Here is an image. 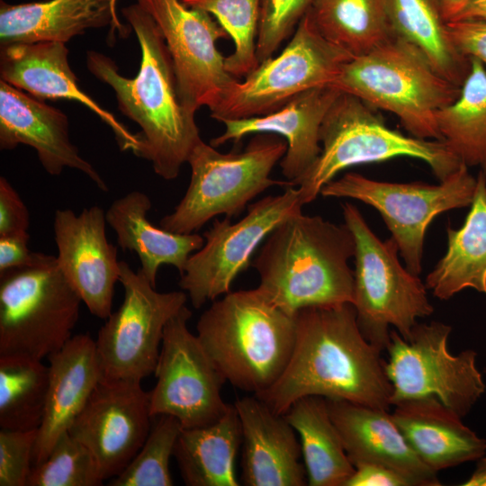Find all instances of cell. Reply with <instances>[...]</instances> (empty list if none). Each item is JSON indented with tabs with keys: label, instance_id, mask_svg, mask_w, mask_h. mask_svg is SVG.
Here are the masks:
<instances>
[{
	"label": "cell",
	"instance_id": "6da1fadb",
	"mask_svg": "<svg viewBox=\"0 0 486 486\" xmlns=\"http://www.w3.org/2000/svg\"><path fill=\"white\" fill-rule=\"evenodd\" d=\"M294 318V346L285 369L255 396L280 415L307 396L390 410L392 385L382 351L362 334L352 303L309 306Z\"/></svg>",
	"mask_w": 486,
	"mask_h": 486
},
{
	"label": "cell",
	"instance_id": "7a4b0ae2",
	"mask_svg": "<svg viewBox=\"0 0 486 486\" xmlns=\"http://www.w3.org/2000/svg\"><path fill=\"white\" fill-rule=\"evenodd\" d=\"M141 50L138 74L128 78L114 61L97 51L86 57L88 70L110 86L122 114L140 127L136 156L148 160L165 180L176 179L202 140L194 114L183 105L173 62L153 18L139 4L122 9Z\"/></svg>",
	"mask_w": 486,
	"mask_h": 486
},
{
	"label": "cell",
	"instance_id": "3957f363",
	"mask_svg": "<svg viewBox=\"0 0 486 486\" xmlns=\"http://www.w3.org/2000/svg\"><path fill=\"white\" fill-rule=\"evenodd\" d=\"M355 252L346 223L297 213L271 231L253 260L260 278L256 288L292 317L309 306L353 303L354 271L348 261Z\"/></svg>",
	"mask_w": 486,
	"mask_h": 486
},
{
	"label": "cell",
	"instance_id": "277c9868",
	"mask_svg": "<svg viewBox=\"0 0 486 486\" xmlns=\"http://www.w3.org/2000/svg\"><path fill=\"white\" fill-rule=\"evenodd\" d=\"M213 364L234 387L253 395L271 387L285 369L295 341V318L257 288L229 292L196 324Z\"/></svg>",
	"mask_w": 486,
	"mask_h": 486
},
{
	"label": "cell",
	"instance_id": "5b68a950",
	"mask_svg": "<svg viewBox=\"0 0 486 486\" xmlns=\"http://www.w3.org/2000/svg\"><path fill=\"white\" fill-rule=\"evenodd\" d=\"M320 140L319 158L294 184L303 205L314 201L327 183L350 166L407 157L424 161L443 181L464 164L445 141L391 129L374 107L342 92L325 115Z\"/></svg>",
	"mask_w": 486,
	"mask_h": 486
},
{
	"label": "cell",
	"instance_id": "8992f818",
	"mask_svg": "<svg viewBox=\"0 0 486 486\" xmlns=\"http://www.w3.org/2000/svg\"><path fill=\"white\" fill-rule=\"evenodd\" d=\"M331 86L395 114L411 136L438 140L436 114L454 102L461 89L396 37L350 58Z\"/></svg>",
	"mask_w": 486,
	"mask_h": 486
},
{
	"label": "cell",
	"instance_id": "52a82bcc",
	"mask_svg": "<svg viewBox=\"0 0 486 486\" xmlns=\"http://www.w3.org/2000/svg\"><path fill=\"white\" fill-rule=\"evenodd\" d=\"M286 150L287 142L272 133L255 134L242 151L230 153L200 140L187 159L191 168L187 190L159 226L175 233H194L218 215L238 216L269 187L292 185L270 177Z\"/></svg>",
	"mask_w": 486,
	"mask_h": 486
},
{
	"label": "cell",
	"instance_id": "ba28073f",
	"mask_svg": "<svg viewBox=\"0 0 486 486\" xmlns=\"http://www.w3.org/2000/svg\"><path fill=\"white\" fill-rule=\"evenodd\" d=\"M345 223L353 233L354 299L357 325L368 342L382 351L390 342V327L407 338L417 319L434 311L427 287L418 275L404 268L392 238L381 240L352 203L342 204Z\"/></svg>",
	"mask_w": 486,
	"mask_h": 486
},
{
	"label": "cell",
	"instance_id": "9c48e42d",
	"mask_svg": "<svg viewBox=\"0 0 486 486\" xmlns=\"http://www.w3.org/2000/svg\"><path fill=\"white\" fill-rule=\"evenodd\" d=\"M81 298L57 257L38 252L25 266L0 274V356L43 360L73 337Z\"/></svg>",
	"mask_w": 486,
	"mask_h": 486
},
{
	"label": "cell",
	"instance_id": "30bf717a",
	"mask_svg": "<svg viewBox=\"0 0 486 486\" xmlns=\"http://www.w3.org/2000/svg\"><path fill=\"white\" fill-rule=\"evenodd\" d=\"M350 58L320 34L308 10L282 52L237 81L211 117L223 122L273 112L309 89L331 86Z\"/></svg>",
	"mask_w": 486,
	"mask_h": 486
},
{
	"label": "cell",
	"instance_id": "8fae6325",
	"mask_svg": "<svg viewBox=\"0 0 486 486\" xmlns=\"http://www.w3.org/2000/svg\"><path fill=\"white\" fill-rule=\"evenodd\" d=\"M452 328L440 321L417 323L404 338L391 330L384 361L392 385V406L400 402L436 397L464 417L485 392L476 366V353L464 350L452 355L448 338Z\"/></svg>",
	"mask_w": 486,
	"mask_h": 486
},
{
	"label": "cell",
	"instance_id": "7c38bea8",
	"mask_svg": "<svg viewBox=\"0 0 486 486\" xmlns=\"http://www.w3.org/2000/svg\"><path fill=\"white\" fill-rule=\"evenodd\" d=\"M439 182L438 184L390 183L349 172L327 183L320 194L352 198L375 208L391 231L406 268L419 275L428 225L444 212L470 206L477 177L463 164Z\"/></svg>",
	"mask_w": 486,
	"mask_h": 486
},
{
	"label": "cell",
	"instance_id": "4fadbf2b",
	"mask_svg": "<svg viewBox=\"0 0 486 486\" xmlns=\"http://www.w3.org/2000/svg\"><path fill=\"white\" fill-rule=\"evenodd\" d=\"M123 300L95 340L102 376L141 382L154 374L166 325L186 303L182 291L160 292L140 271L120 261Z\"/></svg>",
	"mask_w": 486,
	"mask_h": 486
},
{
	"label": "cell",
	"instance_id": "5bb4252c",
	"mask_svg": "<svg viewBox=\"0 0 486 486\" xmlns=\"http://www.w3.org/2000/svg\"><path fill=\"white\" fill-rule=\"evenodd\" d=\"M298 189L289 185L277 195L266 196L248 208L247 214L231 223L215 220L204 232V243L188 258L179 286L192 305L200 309L230 292L232 282L250 265L257 247L287 218L302 212Z\"/></svg>",
	"mask_w": 486,
	"mask_h": 486
},
{
	"label": "cell",
	"instance_id": "9a60e30c",
	"mask_svg": "<svg viewBox=\"0 0 486 486\" xmlns=\"http://www.w3.org/2000/svg\"><path fill=\"white\" fill-rule=\"evenodd\" d=\"M184 305L166 325L149 391L150 414L176 417L184 428L210 425L229 410L221 396L227 382L187 326Z\"/></svg>",
	"mask_w": 486,
	"mask_h": 486
},
{
	"label": "cell",
	"instance_id": "2e32d148",
	"mask_svg": "<svg viewBox=\"0 0 486 486\" xmlns=\"http://www.w3.org/2000/svg\"><path fill=\"white\" fill-rule=\"evenodd\" d=\"M158 26L169 51L183 105L194 114L212 111L238 79L226 68L217 48L228 33L201 9L182 0H137Z\"/></svg>",
	"mask_w": 486,
	"mask_h": 486
},
{
	"label": "cell",
	"instance_id": "e0dca14e",
	"mask_svg": "<svg viewBox=\"0 0 486 486\" xmlns=\"http://www.w3.org/2000/svg\"><path fill=\"white\" fill-rule=\"evenodd\" d=\"M149 392L141 382H98L68 429L94 456L104 480L121 473L139 452L150 428Z\"/></svg>",
	"mask_w": 486,
	"mask_h": 486
},
{
	"label": "cell",
	"instance_id": "ac0fdd59",
	"mask_svg": "<svg viewBox=\"0 0 486 486\" xmlns=\"http://www.w3.org/2000/svg\"><path fill=\"white\" fill-rule=\"evenodd\" d=\"M106 223L105 212L97 205L78 214L58 209L53 219L58 267L88 310L101 320L112 312L120 279L118 249L107 239Z\"/></svg>",
	"mask_w": 486,
	"mask_h": 486
},
{
	"label": "cell",
	"instance_id": "d6986e66",
	"mask_svg": "<svg viewBox=\"0 0 486 486\" xmlns=\"http://www.w3.org/2000/svg\"><path fill=\"white\" fill-rule=\"evenodd\" d=\"M21 144L36 150L50 175L58 176L66 167L76 169L108 192L105 181L72 143L66 114L1 79L0 148L10 150Z\"/></svg>",
	"mask_w": 486,
	"mask_h": 486
},
{
	"label": "cell",
	"instance_id": "ffe728a7",
	"mask_svg": "<svg viewBox=\"0 0 486 486\" xmlns=\"http://www.w3.org/2000/svg\"><path fill=\"white\" fill-rule=\"evenodd\" d=\"M1 79L40 100L67 99L80 103L105 122L122 150L136 154L138 133H131L78 86L68 62V50L60 41L19 43L1 47Z\"/></svg>",
	"mask_w": 486,
	"mask_h": 486
},
{
	"label": "cell",
	"instance_id": "44dd1931",
	"mask_svg": "<svg viewBox=\"0 0 486 486\" xmlns=\"http://www.w3.org/2000/svg\"><path fill=\"white\" fill-rule=\"evenodd\" d=\"M340 94L331 86L309 89L289 101L280 109L260 116L221 122L223 133L212 139L216 148L228 141L238 145L248 134L272 133L287 142L281 159L283 176L294 186L319 158L321 147L320 132L329 107Z\"/></svg>",
	"mask_w": 486,
	"mask_h": 486
},
{
	"label": "cell",
	"instance_id": "7402d4cb",
	"mask_svg": "<svg viewBox=\"0 0 486 486\" xmlns=\"http://www.w3.org/2000/svg\"><path fill=\"white\" fill-rule=\"evenodd\" d=\"M241 425V481L247 486L308 484L297 433L256 396L233 403Z\"/></svg>",
	"mask_w": 486,
	"mask_h": 486
},
{
	"label": "cell",
	"instance_id": "603a6c76",
	"mask_svg": "<svg viewBox=\"0 0 486 486\" xmlns=\"http://www.w3.org/2000/svg\"><path fill=\"white\" fill-rule=\"evenodd\" d=\"M326 400L354 466L377 464L400 473L410 486L441 485L437 472L413 451L389 410L344 400Z\"/></svg>",
	"mask_w": 486,
	"mask_h": 486
},
{
	"label": "cell",
	"instance_id": "cb8c5ba5",
	"mask_svg": "<svg viewBox=\"0 0 486 486\" xmlns=\"http://www.w3.org/2000/svg\"><path fill=\"white\" fill-rule=\"evenodd\" d=\"M47 359L49 387L33 465L44 461L57 440L68 431L102 378L95 340L88 334L73 336Z\"/></svg>",
	"mask_w": 486,
	"mask_h": 486
},
{
	"label": "cell",
	"instance_id": "d4e9b609",
	"mask_svg": "<svg viewBox=\"0 0 486 486\" xmlns=\"http://www.w3.org/2000/svg\"><path fill=\"white\" fill-rule=\"evenodd\" d=\"M391 414L413 451L436 472L479 460L486 453V440L436 397L400 402Z\"/></svg>",
	"mask_w": 486,
	"mask_h": 486
},
{
	"label": "cell",
	"instance_id": "484cf974",
	"mask_svg": "<svg viewBox=\"0 0 486 486\" xmlns=\"http://www.w3.org/2000/svg\"><path fill=\"white\" fill-rule=\"evenodd\" d=\"M116 0H49L22 4L1 1L2 46L41 41L68 42L88 29L111 25L127 31L116 13Z\"/></svg>",
	"mask_w": 486,
	"mask_h": 486
},
{
	"label": "cell",
	"instance_id": "4316f807",
	"mask_svg": "<svg viewBox=\"0 0 486 486\" xmlns=\"http://www.w3.org/2000/svg\"><path fill=\"white\" fill-rule=\"evenodd\" d=\"M151 206L145 193L131 191L114 200L105 216L118 247L137 254L139 271L156 287L159 267L173 266L181 274L189 256L202 247L204 238L195 232L180 234L156 227L148 219Z\"/></svg>",
	"mask_w": 486,
	"mask_h": 486
},
{
	"label": "cell",
	"instance_id": "83f0119b",
	"mask_svg": "<svg viewBox=\"0 0 486 486\" xmlns=\"http://www.w3.org/2000/svg\"><path fill=\"white\" fill-rule=\"evenodd\" d=\"M470 206L461 228H447L446 253L426 278L427 289L441 300L465 288L486 295V175L482 170Z\"/></svg>",
	"mask_w": 486,
	"mask_h": 486
},
{
	"label": "cell",
	"instance_id": "f1b7e54d",
	"mask_svg": "<svg viewBox=\"0 0 486 486\" xmlns=\"http://www.w3.org/2000/svg\"><path fill=\"white\" fill-rule=\"evenodd\" d=\"M241 443V425L234 404L210 425L183 428L174 457L184 484L238 486L235 464Z\"/></svg>",
	"mask_w": 486,
	"mask_h": 486
},
{
	"label": "cell",
	"instance_id": "f546056e",
	"mask_svg": "<svg viewBox=\"0 0 486 486\" xmlns=\"http://www.w3.org/2000/svg\"><path fill=\"white\" fill-rule=\"evenodd\" d=\"M393 37L418 50L445 78L461 86L471 58L452 40L439 0H385Z\"/></svg>",
	"mask_w": 486,
	"mask_h": 486
},
{
	"label": "cell",
	"instance_id": "4dcf8cb0",
	"mask_svg": "<svg viewBox=\"0 0 486 486\" xmlns=\"http://www.w3.org/2000/svg\"><path fill=\"white\" fill-rule=\"evenodd\" d=\"M284 416L300 437L308 485L346 486L356 467L330 418L327 400L301 398Z\"/></svg>",
	"mask_w": 486,
	"mask_h": 486
},
{
	"label": "cell",
	"instance_id": "1f68e13d",
	"mask_svg": "<svg viewBox=\"0 0 486 486\" xmlns=\"http://www.w3.org/2000/svg\"><path fill=\"white\" fill-rule=\"evenodd\" d=\"M470 58L458 96L436 112V122L441 140L462 162L486 175V67Z\"/></svg>",
	"mask_w": 486,
	"mask_h": 486
},
{
	"label": "cell",
	"instance_id": "d6a6232c",
	"mask_svg": "<svg viewBox=\"0 0 486 486\" xmlns=\"http://www.w3.org/2000/svg\"><path fill=\"white\" fill-rule=\"evenodd\" d=\"M309 10L320 34L352 58L393 37L385 0H313Z\"/></svg>",
	"mask_w": 486,
	"mask_h": 486
},
{
	"label": "cell",
	"instance_id": "836d02e7",
	"mask_svg": "<svg viewBox=\"0 0 486 486\" xmlns=\"http://www.w3.org/2000/svg\"><path fill=\"white\" fill-rule=\"evenodd\" d=\"M49 365L25 356H0V428L35 430L42 422Z\"/></svg>",
	"mask_w": 486,
	"mask_h": 486
},
{
	"label": "cell",
	"instance_id": "e575fe53",
	"mask_svg": "<svg viewBox=\"0 0 486 486\" xmlns=\"http://www.w3.org/2000/svg\"><path fill=\"white\" fill-rule=\"evenodd\" d=\"M193 8L209 13L234 43L225 58L227 70L238 79L245 77L259 64L256 57L261 0H182Z\"/></svg>",
	"mask_w": 486,
	"mask_h": 486
},
{
	"label": "cell",
	"instance_id": "d590c367",
	"mask_svg": "<svg viewBox=\"0 0 486 486\" xmlns=\"http://www.w3.org/2000/svg\"><path fill=\"white\" fill-rule=\"evenodd\" d=\"M156 422L142 446L117 476L108 483L111 486H172L170 459L179 435L184 428L180 421L171 415L155 417Z\"/></svg>",
	"mask_w": 486,
	"mask_h": 486
},
{
	"label": "cell",
	"instance_id": "8d00e7d4",
	"mask_svg": "<svg viewBox=\"0 0 486 486\" xmlns=\"http://www.w3.org/2000/svg\"><path fill=\"white\" fill-rule=\"evenodd\" d=\"M104 481L93 454L68 431L48 457L33 465L27 486H100Z\"/></svg>",
	"mask_w": 486,
	"mask_h": 486
},
{
	"label": "cell",
	"instance_id": "74e56055",
	"mask_svg": "<svg viewBox=\"0 0 486 486\" xmlns=\"http://www.w3.org/2000/svg\"><path fill=\"white\" fill-rule=\"evenodd\" d=\"M313 0H261L256 39L258 62L273 57L281 44L293 33Z\"/></svg>",
	"mask_w": 486,
	"mask_h": 486
},
{
	"label": "cell",
	"instance_id": "f35d334b",
	"mask_svg": "<svg viewBox=\"0 0 486 486\" xmlns=\"http://www.w3.org/2000/svg\"><path fill=\"white\" fill-rule=\"evenodd\" d=\"M38 429L0 430V486H27Z\"/></svg>",
	"mask_w": 486,
	"mask_h": 486
},
{
	"label": "cell",
	"instance_id": "ab89813d",
	"mask_svg": "<svg viewBox=\"0 0 486 486\" xmlns=\"http://www.w3.org/2000/svg\"><path fill=\"white\" fill-rule=\"evenodd\" d=\"M29 211L19 194L4 176L0 177V236L28 231Z\"/></svg>",
	"mask_w": 486,
	"mask_h": 486
},
{
	"label": "cell",
	"instance_id": "60d3db41",
	"mask_svg": "<svg viewBox=\"0 0 486 486\" xmlns=\"http://www.w3.org/2000/svg\"><path fill=\"white\" fill-rule=\"evenodd\" d=\"M447 25L459 50L486 67V20H458L447 22Z\"/></svg>",
	"mask_w": 486,
	"mask_h": 486
},
{
	"label": "cell",
	"instance_id": "b9f144b4",
	"mask_svg": "<svg viewBox=\"0 0 486 486\" xmlns=\"http://www.w3.org/2000/svg\"><path fill=\"white\" fill-rule=\"evenodd\" d=\"M28 231L0 236V274L32 264L38 252L28 247Z\"/></svg>",
	"mask_w": 486,
	"mask_h": 486
},
{
	"label": "cell",
	"instance_id": "7bdbcfd3",
	"mask_svg": "<svg viewBox=\"0 0 486 486\" xmlns=\"http://www.w3.org/2000/svg\"><path fill=\"white\" fill-rule=\"evenodd\" d=\"M346 486H410L400 473L377 464H361Z\"/></svg>",
	"mask_w": 486,
	"mask_h": 486
},
{
	"label": "cell",
	"instance_id": "ee69618b",
	"mask_svg": "<svg viewBox=\"0 0 486 486\" xmlns=\"http://www.w3.org/2000/svg\"><path fill=\"white\" fill-rule=\"evenodd\" d=\"M476 0H439L447 22L455 21Z\"/></svg>",
	"mask_w": 486,
	"mask_h": 486
},
{
	"label": "cell",
	"instance_id": "f6af8a7d",
	"mask_svg": "<svg viewBox=\"0 0 486 486\" xmlns=\"http://www.w3.org/2000/svg\"><path fill=\"white\" fill-rule=\"evenodd\" d=\"M458 20H486V0L473 2L455 21Z\"/></svg>",
	"mask_w": 486,
	"mask_h": 486
},
{
	"label": "cell",
	"instance_id": "bcb514c9",
	"mask_svg": "<svg viewBox=\"0 0 486 486\" xmlns=\"http://www.w3.org/2000/svg\"><path fill=\"white\" fill-rule=\"evenodd\" d=\"M462 485L464 486H486V458L479 459L476 469L471 477Z\"/></svg>",
	"mask_w": 486,
	"mask_h": 486
}]
</instances>
